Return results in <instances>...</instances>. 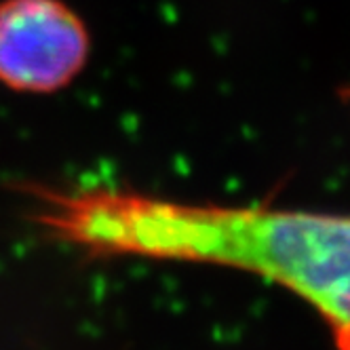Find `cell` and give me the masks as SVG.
<instances>
[{
	"mask_svg": "<svg viewBox=\"0 0 350 350\" xmlns=\"http://www.w3.org/2000/svg\"><path fill=\"white\" fill-rule=\"evenodd\" d=\"M26 196L44 234L91 256L213 264L277 283L350 350V215L182 203L106 184H32Z\"/></svg>",
	"mask_w": 350,
	"mask_h": 350,
	"instance_id": "6da1fadb",
	"label": "cell"
},
{
	"mask_svg": "<svg viewBox=\"0 0 350 350\" xmlns=\"http://www.w3.org/2000/svg\"><path fill=\"white\" fill-rule=\"evenodd\" d=\"M91 32L66 0H0V87L53 95L91 59Z\"/></svg>",
	"mask_w": 350,
	"mask_h": 350,
	"instance_id": "7a4b0ae2",
	"label": "cell"
}]
</instances>
